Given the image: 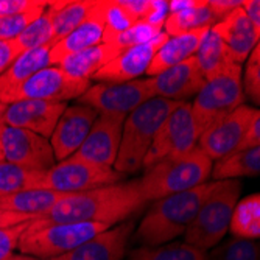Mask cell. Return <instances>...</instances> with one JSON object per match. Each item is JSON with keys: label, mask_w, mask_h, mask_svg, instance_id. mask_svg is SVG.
<instances>
[{"label": "cell", "mask_w": 260, "mask_h": 260, "mask_svg": "<svg viewBox=\"0 0 260 260\" xmlns=\"http://www.w3.org/2000/svg\"><path fill=\"white\" fill-rule=\"evenodd\" d=\"M147 203L137 181L117 182L81 193H69L39 220L47 223H102L112 228L134 215Z\"/></svg>", "instance_id": "1"}, {"label": "cell", "mask_w": 260, "mask_h": 260, "mask_svg": "<svg viewBox=\"0 0 260 260\" xmlns=\"http://www.w3.org/2000/svg\"><path fill=\"white\" fill-rule=\"evenodd\" d=\"M56 8H58V2H49L44 13L14 39L20 55L23 52L39 49V47L44 45H52L55 38Z\"/></svg>", "instance_id": "30"}, {"label": "cell", "mask_w": 260, "mask_h": 260, "mask_svg": "<svg viewBox=\"0 0 260 260\" xmlns=\"http://www.w3.org/2000/svg\"><path fill=\"white\" fill-rule=\"evenodd\" d=\"M154 99L151 78L133 80L126 83H99L90 86L78 99L80 105H86L100 114L126 115L145 102Z\"/></svg>", "instance_id": "10"}, {"label": "cell", "mask_w": 260, "mask_h": 260, "mask_svg": "<svg viewBox=\"0 0 260 260\" xmlns=\"http://www.w3.org/2000/svg\"><path fill=\"white\" fill-rule=\"evenodd\" d=\"M207 252L187 243L142 246L129 254L128 260H206Z\"/></svg>", "instance_id": "32"}, {"label": "cell", "mask_w": 260, "mask_h": 260, "mask_svg": "<svg viewBox=\"0 0 260 260\" xmlns=\"http://www.w3.org/2000/svg\"><path fill=\"white\" fill-rule=\"evenodd\" d=\"M170 36L167 33L160 31L150 42L123 50L120 55H117L112 61H109L105 67H102L92 77V80H97L100 83H126L139 78L142 74L147 72L153 56L167 42Z\"/></svg>", "instance_id": "16"}, {"label": "cell", "mask_w": 260, "mask_h": 260, "mask_svg": "<svg viewBox=\"0 0 260 260\" xmlns=\"http://www.w3.org/2000/svg\"><path fill=\"white\" fill-rule=\"evenodd\" d=\"M181 102L151 99L128 114L123 125L119 154L114 162V170L122 175L139 172L145 154L150 150L154 134Z\"/></svg>", "instance_id": "4"}, {"label": "cell", "mask_w": 260, "mask_h": 260, "mask_svg": "<svg viewBox=\"0 0 260 260\" xmlns=\"http://www.w3.org/2000/svg\"><path fill=\"white\" fill-rule=\"evenodd\" d=\"M93 2L78 0V2H58L55 14V38L52 47L59 42L64 36L72 33L80 23L86 19Z\"/></svg>", "instance_id": "33"}, {"label": "cell", "mask_w": 260, "mask_h": 260, "mask_svg": "<svg viewBox=\"0 0 260 260\" xmlns=\"http://www.w3.org/2000/svg\"><path fill=\"white\" fill-rule=\"evenodd\" d=\"M5 109H7V105L0 103V120H2V117H4V112H5Z\"/></svg>", "instance_id": "49"}, {"label": "cell", "mask_w": 260, "mask_h": 260, "mask_svg": "<svg viewBox=\"0 0 260 260\" xmlns=\"http://www.w3.org/2000/svg\"><path fill=\"white\" fill-rule=\"evenodd\" d=\"M134 229V223H122L109 228L92 239L77 246L67 254L50 260H122L126 254V246Z\"/></svg>", "instance_id": "19"}, {"label": "cell", "mask_w": 260, "mask_h": 260, "mask_svg": "<svg viewBox=\"0 0 260 260\" xmlns=\"http://www.w3.org/2000/svg\"><path fill=\"white\" fill-rule=\"evenodd\" d=\"M67 106L64 102L22 100L7 105L0 123L13 128L27 129L47 139L52 136Z\"/></svg>", "instance_id": "15"}, {"label": "cell", "mask_w": 260, "mask_h": 260, "mask_svg": "<svg viewBox=\"0 0 260 260\" xmlns=\"http://www.w3.org/2000/svg\"><path fill=\"white\" fill-rule=\"evenodd\" d=\"M242 83V66L232 64L218 77L206 81L190 105L192 119L198 137L215 122H218L239 106L245 105Z\"/></svg>", "instance_id": "7"}, {"label": "cell", "mask_w": 260, "mask_h": 260, "mask_svg": "<svg viewBox=\"0 0 260 260\" xmlns=\"http://www.w3.org/2000/svg\"><path fill=\"white\" fill-rule=\"evenodd\" d=\"M49 2H38L31 10L23 11L13 16L0 17V41H13L23 30H25L31 22H35L45 10Z\"/></svg>", "instance_id": "36"}, {"label": "cell", "mask_w": 260, "mask_h": 260, "mask_svg": "<svg viewBox=\"0 0 260 260\" xmlns=\"http://www.w3.org/2000/svg\"><path fill=\"white\" fill-rule=\"evenodd\" d=\"M195 58L200 64L201 72L206 78V81L218 77L228 70L232 64V59L229 56V52L223 41L218 38V35L214 30H209L206 36L203 38L198 50L195 53Z\"/></svg>", "instance_id": "28"}, {"label": "cell", "mask_w": 260, "mask_h": 260, "mask_svg": "<svg viewBox=\"0 0 260 260\" xmlns=\"http://www.w3.org/2000/svg\"><path fill=\"white\" fill-rule=\"evenodd\" d=\"M45 172L28 170L20 165L0 160V198L23 190L39 188Z\"/></svg>", "instance_id": "31"}, {"label": "cell", "mask_w": 260, "mask_h": 260, "mask_svg": "<svg viewBox=\"0 0 260 260\" xmlns=\"http://www.w3.org/2000/svg\"><path fill=\"white\" fill-rule=\"evenodd\" d=\"M0 160H4V153H2V145H0Z\"/></svg>", "instance_id": "50"}, {"label": "cell", "mask_w": 260, "mask_h": 260, "mask_svg": "<svg viewBox=\"0 0 260 260\" xmlns=\"http://www.w3.org/2000/svg\"><path fill=\"white\" fill-rule=\"evenodd\" d=\"M218 22L220 19L214 14L207 0H203V2L198 0L197 5H193L192 8L169 14L167 20L164 23V28L165 33L173 38L201 28H212Z\"/></svg>", "instance_id": "26"}, {"label": "cell", "mask_w": 260, "mask_h": 260, "mask_svg": "<svg viewBox=\"0 0 260 260\" xmlns=\"http://www.w3.org/2000/svg\"><path fill=\"white\" fill-rule=\"evenodd\" d=\"M167 17H169V2H165V0H151L150 8H148L145 17L142 19V22L162 30Z\"/></svg>", "instance_id": "40"}, {"label": "cell", "mask_w": 260, "mask_h": 260, "mask_svg": "<svg viewBox=\"0 0 260 260\" xmlns=\"http://www.w3.org/2000/svg\"><path fill=\"white\" fill-rule=\"evenodd\" d=\"M52 45H44L19 55L13 64L0 75V103L11 105L13 95L17 89L28 81L39 70L50 67Z\"/></svg>", "instance_id": "22"}, {"label": "cell", "mask_w": 260, "mask_h": 260, "mask_svg": "<svg viewBox=\"0 0 260 260\" xmlns=\"http://www.w3.org/2000/svg\"><path fill=\"white\" fill-rule=\"evenodd\" d=\"M210 28H201V30H195L185 35L169 38L167 42H165L153 56L145 74H148L150 77L151 75L156 77L162 74L164 70H167L188 58L195 56L203 38L206 36Z\"/></svg>", "instance_id": "23"}, {"label": "cell", "mask_w": 260, "mask_h": 260, "mask_svg": "<svg viewBox=\"0 0 260 260\" xmlns=\"http://www.w3.org/2000/svg\"><path fill=\"white\" fill-rule=\"evenodd\" d=\"M206 260H260V245L257 240L234 237L207 252Z\"/></svg>", "instance_id": "35"}, {"label": "cell", "mask_w": 260, "mask_h": 260, "mask_svg": "<svg viewBox=\"0 0 260 260\" xmlns=\"http://www.w3.org/2000/svg\"><path fill=\"white\" fill-rule=\"evenodd\" d=\"M103 28V2H93L90 11L80 25L50 49V66L59 64L70 55L102 44Z\"/></svg>", "instance_id": "21"}, {"label": "cell", "mask_w": 260, "mask_h": 260, "mask_svg": "<svg viewBox=\"0 0 260 260\" xmlns=\"http://www.w3.org/2000/svg\"><path fill=\"white\" fill-rule=\"evenodd\" d=\"M231 234L235 239L257 240L260 235V195L254 193L235 204L229 221Z\"/></svg>", "instance_id": "29"}, {"label": "cell", "mask_w": 260, "mask_h": 260, "mask_svg": "<svg viewBox=\"0 0 260 260\" xmlns=\"http://www.w3.org/2000/svg\"><path fill=\"white\" fill-rule=\"evenodd\" d=\"M243 0H209V7L214 11V14L223 20L229 13H232L234 10H237L242 7Z\"/></svg>", "instance_id": "44"}, {"label": "cell", "mask_w": 260, "mask_h": 260, "mask_svg": "<svg viewBox=\"0 0 260 260\" xmlns=\"http://www.w3.org/2000/svg\"><path fill=\"white\" fill-rule=\"evenodd\" d=\"M120 179H123V175L114 169L70 156L45 172L39 188L58 193H81L97 187L117 184Z\"/></svg>", "instance_id": "8"}, {"label": "cell", "mask_w": 260, "mask_h": 260, "mask_svg": "<svg viewBox=\"0 0 260 260\" xmlns=\"http://www.w3.org/2000/svg\"><path fill=\"white\" fill-rule=\"evenodd\" d=\"M36 4L38 0H0V17L28 11Z\"/></svg>", "instance_id": "41"}, {"label": "cell", "mask_w": 260, "mask_h": 260, "mask_svg": "<svg viewBox=\"0 0 260 260\" xmlns=\"http://www.w3.org/2000/svg\"><path fill=\"white\" fill-rule=\"evenodd\" d=\"M197 144L198 133L193 125L190 105L181 102L154 134L142 167L148 169L167 157L185 154L195 148Z\"/></svg>", "instance_id": "9"}, {"label": "cell", "mask_w": 260, "mask_h": 260, "mask_svg": "<svg viewBox=\"0 0 260 260\" xmlns=\"http://www.w3.org/2000/svg\"><path fill=\"white\" fill-rule=\"evenodd\" d=\"M240 192L242 182L239 179L215 181L214 190L184 232V243L203 251L217 246L229 229L232 210L239 203Z\"/></svg>", "instance_id": "6"}, {"label": "cell", "mask_w": 260, "mask_h": 260, "mask_svg": "<svg viewBox=\"0 0 260 260\" xmlns=\"http://www.w3.org/2000/svg\"><path fill=\"white\" fill-rule=\"evenodd\" d=\"M111 226L102 223H47L31 220L19 239V251L41 260L67 254Z\"/></svg>", "instance_id": "5"}, {"label": "cell", "mask_w": 260, "mask_h": 260, "mask_svg": "<svg viewBox=\"0 0 260 260\" xmlns=\"http://www.w3.org/2000/svg\"><path fill=\"white\" fill-rule=\"evenodd\" d=\"M212 30L223 41L232 62L235 64H242L258 45L260 33L252 27L242 7L215 23Z\"/></svg>", "instance_id": "20"}, {"label": "cell", "mask_w": 260, "mask_h": 260, "mask_svg": "<svg viewBox=\"0 0 260 260\" xmlns=\"http://www.w3.org/2000/svg\"><path fill=\"white\" fill-rule=\"evenodd\" d=\"M27 221H31V218L27 215L17 214V212H11V210L0 207V229L11 228V226L22 224V223H27Z\"/></svg>", "instance_id": "46"}, {"label": "cell", "mask_w": 260, "mask_h": 260, "mask_svg": "<svg viewBox=\"0 0 260 260\" xmlns=\"http://www.w3.org/2000/svg\"><path fill=\"white\" fill-rule=\"evenodd\" d=\"M212 165L214 162L197 145L185 154L167 157L148 167L137 179V187L147 201H156L207 182Z\"/></svg>", "instance_id": "3"}, {"label": "cell", "mask_w": 260, "mask_h": 260, "mask_svg": "<svg viewBox=\"0 0 260 260\" xmlns=\"http://www.w3.org/2000/svg\"><path fill=\"white\" fill-rule=\"evenodd\" d=\"M150 2H151V0H120L122 7L131 16H134L137 20H142L145 17L147 11L150 8Z\"/></svg>", "instance_id": "45"}, {"label": "cell", "mask_w": 260, "mask_h": 260, "mask_svg": "<svg viewBox=\"0 0 260 260\" xmlns=\"http://www.w3.org/2000/svg\"><path fill=\"white\" fill-rule=\"evenodd\" d=\"M214 187L215 181H210L190 190L153 201L136 231V240L144 246H160L182 235L195 220Z\"/></svg>", "instance_id": "2"}, {"label": "cell", "mask_w": 260, "mask_h": 260, "mask_svg": "<svg viewBox=\"0 0 260 260\" xmlns=\"http://www.w3.org/2000/svg\"><path fill=\"white\" fill-rule=\"evenodd\" d=\"M99 112L86 105H74L66 108L50 136V145L56 160L74 156L89 134Z\"/></svg>", "instance_id": "17"}, {"label": "cell", "mask_w": 260, "mask_h": 260, "mask_svg": "<svg viewBox=\"0 0 260 260\" xmlns=\"http://www.w3.org/2000/svg\"><path fill=\"white\" fill-rule=\"evenodd\" d=\"M260 147V117L257 115L246 129L239 148L235 151H242V150H251V148H258Z\"/></svg>", "instance_id": "42"}, {"label": "cell", "mask_w": 260, "mask_h": 260, "mask_svg": "<svg viewBox=\"0 0 260 260\" xmlns=\"http://www.w3.org/2000/svg\"><path fill=\"white\" fill-rule=\"evenodd\" d=\"M30 221L16 224L11 228H2L0 229V260H7L10 255H13L14 249L19 245V239L23 232V229L27 228Z\"/></svg>", "instance_id": "39"}, {"label": "cell", "mask_w": 260, "mask_h": 260, "mask_svg": "<svg viewBox=\"0 0 260 260\" xmlns=\"http://www.w3.org/2000/svg\"><path fill=\"white\" fill-rule=\"evenodd\" d=\"M243 83V92L245 97L248 95L254 105L260 103V52L258 45L251 52L249 61L246 64V72H245V80Z\"/></svg>", "instance_id": "38"}, {"label": "cell", "mask_w": 260, "mask_h": 260, "mask_svg": "<svg viewBox=\"0 0 260 260\" xmlns=\"http://www.w3.org/2000/svg\"><path fill=\"white\" fill-rule=\"evenodd\" d=\"M0 145L4 160L28 170L47 172L55 165V154L50 142L31 131L0 123Z\"/></svg>", "instance_id": "11"}, {"label": "cell", "mask_w": 260, "mask_h": 260, "mask_svg": "<svg viewBox=\"0 0 260 260\" xmlns=\"http://www.w3.org/2000/svg\"><path fill=\"white\" fill-rule=\"evenodd\" d=\"M151 84L154 97L184 102L188 97L197 95L206 84V78L197 58L192 56L153 77Z\"/></svg>", "instance_id": "18"}, {"label": "cell", "mask_w": 260, "mask_h": 260, "mask_svg": "<svg viewBox=\"0 0 260 260\" xmlns=\"http://www.w3.org/2000/svg\"><path fill=\"white\" fill-rule=\"evenodd\" d=\"M7 260H41V258H36V257H31V255H25V254H13Z\"/></svg>", "instance_id": "48"}, {"label": "cell", "mask_w": 260, "mask_h": 260, "mask_svg": "<svg viewBox=\"0 0 260 260\" xmlns=\"http://www.w3.org/2000/svg\"><path fill=\"white\" fill-rule=\"evenodd\" d=\"M242 10L252 23V27L260 33V2L258 0H246L242 2Z\"/></svg>", "instance_id": "47"}, {"label": "cell", "mask_w": 260, "mask_h": 260, "mask_svg": "<svg viewBox=\"0 0 260 260\" xmlns=\"http://www.w3.org/2000/svg\"><path fill=\"white\" fill-rule=\"evenodd\" d=\"M136 22H139L134 16H131L120 4V0L115 2H103V39L102 42L111 44L122 33L129 30Z\"/></svg>", "instance_id": "34"}, {"label": "cell", "mask_w": 260, "mask_h": 260, "mask_svg": "<svg viewBox=\"0 0 260 260\" xmlns=\"http://www.w3.org/2000/svg\"><path fill=\"white\" fill-rule=\"evenodd\" d=\"M122 50L117 49L114 44H97L89 47L86 50L74 53L64 58L59 62V69L74 78L78 80H90L102 67H105L109 61H112L117 55H120Z\"/></svg>", "instance_id": "24"}, {"label": "cell", "mask_w": 260, "mask_h": 260, "mask_svg": "<svg viewBox=\"0 0 260 260\" xmlns=\"http://www.w3.org/2000/svg\"><path fill=\"white\" fill-rule=\"evenodd\" d=\"M66 195L69 193H58L53 190H45V188H33V190H23L8 197H2L0 198V207L36 220L45 215Z\"/></svg>", "instance_id": "25"}, {"label": "cell", "mask_w": 260, "mask_h": 260, "mask_svg": "<svg viewBox=\"0 0 260 260\" xmlns=\"http://www.w3.org/2000/svg\"><path fill=\"white\" fill-rule=\"evenodd\" d=\"M89 87L90 80L74 78L59 67H45L17 89L11 103L22 100L64 102L80 99Z\"/></svg>", "instance_id": "13"}, {"label": "cell", "mask_w": 260, "mask_h": 260, "mask_svg": "<svg viewBox=\"0 0 260 260\" xmlns=\"http://www.w3.org/2000/svg\"><path fill=\"white\" fill-rule=\"evenodd\" d=\"M125 119L126 115L122 114H100L74 156L90 164L112 169L119 154Z\"/></svg>", "instance_id": "14"}, {"label": "cell", "mask_w": 260, "mask_h": 260, "mask_svg": "<svg viewBox=\"0 0 260 260\" xmlns=\"http://www.w3.org/2000/svg\"><path fill=\"white\" fill-rule=\"evenodd\" d=\"M20 55L17 45L13 41H0V75L13 64V61Z\"/></svg>", "instance_id": "43"}, {"label": "cell", "mask_w": 260, "mask_h": 260, "mask_svg": "<svg viewBox=\"0 0 260 260\" xmlns=\"http://www.w3.org/2000/svg\"><path fill=\"white\" fill-rule=\"evenodd\" d=\"M260 173V147L234 151L212 165V176L215 181L252 178Z\"/></svg>", "instance_id": "27"}, {"label": "cell", "mask_w": 260, "mask_h": 260, "mask_svg": "<svg viewBox=\"0 0 260 260\" xmlns=\"http://www.w3.org/2000/svg\"><path fill=\"white\" fill-rule=\"evenodd\" d=\"M258 114V109L242 105L214 125H210L200 137L198 147L214 162L239 148L240 142Z\"/></svg>", "instance_id": "12"}, {"label": "cell", "mask_w": 260, "mask_h": 260, "mask_svg": "<svg viewBox=\"0 0 260 260\" xmlns=\"http://www.w3.org/2000/svg\"><path fill=\"white\" fill-rule=\"evenodd\" d=\"M160 31L162 30H159L156 27H151V25H148V23L139 20V22L134 23V25L129 30H126L125 33H122L119 38H117L111 44H114L117 49H120L123 52L126 49H131V47H136V45H142V44L150 42Z\"/></svg>", "instance_id": "37"}]
</instances>
